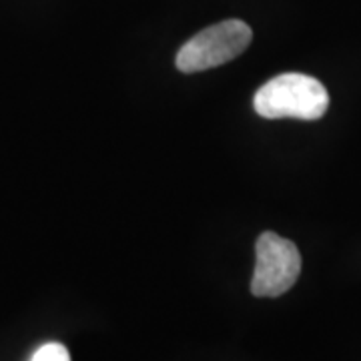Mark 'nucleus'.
<instances>
[{
    "label": "nucleus",
    "instance_id": "obj_4",
    "mask_svg": "<svg viewBox=\"0 0 361 361\" xmlns=\"http://www.w3.org/2000/svg\"><path fill=\"white\" fill-rule=\"evenodd\" d=\"M30 361H71V353L63 343H44L40 345Z\"/></svg>",
    "mask_w": 361,
    "mask_h": 361
},
{
    "label": "nucleus",
    "instance_id": "obj_3",
    "mask_svg": "<svg viewBox=\"0 0 361 361\" xmlns=\"http://www.w3.org/2000/svg\"><path fill=\"white\" fill-rule=\"evenodd\" d=\"M301 273V255L293 241L265 231L257 239V263L251 279L255 297H279L287 293Z\"/></svg>",
    "mask_w": 361,
    "mask_h": 361
},
{
    "label": "nucleus",
    "instance_id": "obj_2",
    "mask_svg": "<svg viewBox=\"0 0 361 361\" xmlns=\"http://www.w3.org/2000/svg\"><path fill=\"white\" fill-rule=\"evenodd\" d=\"M253 30L243 20H223L197 32L177 54L180 73H201L237 59L251 44Z\"/></svg>",
    "mask_w": 361,
    "mask_h": 361
},
{
    "label": "nucleus",
    "instance_id": "obj_1",
    "mask_svg": "<svg viewBox=\"0 0 361 361\" xmlns=\"http://www.w3.org/2000/svg\"><path fill=\"white\" fill-rule=\"evenodd\" d=\"M253 106L263 118L317 121L329 106V94L317 78L285 73L271 78L257 90Z\"/></svg>",
    "mask_w": 361,
    "mask_h": 361
}]
</instances>
